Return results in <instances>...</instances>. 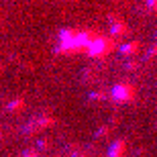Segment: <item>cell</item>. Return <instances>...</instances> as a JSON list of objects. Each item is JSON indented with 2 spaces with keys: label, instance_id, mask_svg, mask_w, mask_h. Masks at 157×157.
Returning <instances> with one entry per match:
<instances>
[{
  "label": "cell",
  "instance_id": "cell-1",
  "mask_svg": "<svg viewBox=\"0 0 157 157\" xmlns=\"http://www.w3.org/2000/svg\"><path fill=\"white\" fill-rule=\"evenodd\" d=\"M106 47H108V43H106V41H102V39H96V41H90V45H88V49H90V53H92V55H102Z\"/></svg>",
  "mask_w": 157,
  "mask_h": 157
},
{
  "label": "cell",
  "instance_id": "cell-2",
  "mask_svg": "<svg viewBox=\"0 0 157 157\" xmlns=\"http://www.w3.org/2000/svg\"><path fill=\"white\" fill-rule=\"evenodd\" d=\"M147 6H151V8H155V6H157V0H147Z\"/></svg>",
  "mask_w": 157,
  "mask_h": 157
}]
</instances>
